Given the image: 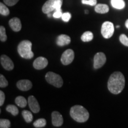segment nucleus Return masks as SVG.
Instances as JSON below:
<instances>
[{
    "label": "nucleus",
    "instance_id": "28",
    "mask_svg": "<svg viewBox=\"0 0 128 128\" xmlns=\"http://www.w3.org/2000/svg\"><path fill=\"white\" fill-rule=\"evenodd\" d=\"M61 18L64 22H68L71 18V14L70 12H65L62 14Z\"/></svg>",
    "mask_w": 128,
    "mask_h": 128
},
{
    "label": "nucleus",
    "instance_id": "36",
    "mask_svg": "<svg viewBox=\"0 0 128 128\" xmlns=\"http://www.w3.org/2000/svg\"><path fill=\"white\" fill-rule=\"evenodd\" d=\"M86 14L88 13V10H86Z\"/></svg>",
    "mask_w": 128,
    "mask_h": 128
},
{
    "label": "nucleus",
    "instance_id": "2",
    "mask_svg": "<svg viewBox=\"0 0 128 128\" xmlns=\"http://www.w3.org/2000/svg\"><path fill=\"white\" fill-rule=\"evenodd\" d=\"M71 118L79 123L85 122L88 119L89 113L82 106L76 105L72 107L70 110Z\"/></svg>",
    "mask_w": 128,
    "mask_h": 128
},
{
    "label": "nucleus",
    "instance_id": "3",
    "mask_svg": "<svg viewBox=\"0 0 128 128\" xmlns=\"http://www.w3.org/2000/svg\"><path fill=\"white\" fill-rule=\"evenodd\" d=\"M32 44L28 40H23L19 44L17 47V51L21 57L23 58L32 59L34 56V54L32 50Z\"/></svg>",
    "mask_w": 128,
    "mask_h": 128
},
{
    "label": "nucleus",
    "instance_id": "13",
    "mask_svg": "<svg viewBox=\"0 0 128 128\" xmlns=\"http://www.w3.org/2000/svg\"><path fill=\"white\" fill-rule=\"evenodd\" d=\"M56 0H48L42 7V12L44 14H49L55 10V2Z\"/></svg>",
    "mask_w": 128,
    "mask_h": 128
},
{
    "label": "nucleus",
    "instance_id": "33",
    "mask_svg": "<svg viewBox=\"0 0 128 128\" xmlns=\"http://www.w3.org/2000/svg\"><path fill=\"white\" fill-rule=\"evenodd\" d=\"M5 98H6V96H5L4 92L2 91H0V106H2L4 104Z\"/></svg>",
    "mask_w": 128,
    "mask_h": 128
},
{
    "label": "nucleus",
    "instance_id": "37",
    "mask_svg": "<svg viewBox=\"0 0 128 128\" xmlns=\"http://www.w3.org/2000/svg\"><path fill=\"white\" fill-rule=\"evenodd\" d=\"M116 28H119V26H117Z\"/></svg>",
    "mask_w": 128,
    "mask_h": 128
},
{
    "label": "nucleus",
    "instance_id": "4",
    "mask_svg": "<svg viewBox=\"0 0 128 128\" xmlns=\"http://www.w3.org/2000/svg\"><path fill=\"white\" fill-rule=\"evenodd\" d=\"M45 78L48 83L55 87L60 88L63 85V80L61 76L53 72H48L46 74Z\"/></svg>",
    "mask_w": 128,
    "mask_h": 128
},
{
    "label": "nucleus",
    "instance_id": "25",
    "mask_svg": "<svg viewBox=\"0 0 128 128\" xmlns=\"http://www.w3.org/2000/svg\"><path fill=\"white\" fill-rule=\"evenodd\" d=\"M10 121L8 119L0 120V128H9L10 127Z\"/></svg>",
    "mask_w": 128,
    "mask_h": 128
},
{
    "label": "nucleus",
    "instance_id": "17",
    "mask_svg": "<svg viewBox=\"0 0 128 128\" xmlns=\"http://www.w3.org/2000/svg\"><path fill=\"white\" fill-rule=\"evenodd\" d=\"M112 7L116 9L122 10L125 7V2L124 0H111Z\"/></svg>",
    "mask_w": 128,
    "mask_h": 128
},
{
    "label": "nucleus",
    "instance_id": "16",
    "mask_svg": "<svg viewBox=\"0 0 128 128\" xmlns=\"http://www.w3.org/2000/svg\"><path fill=\"white\" fill-rule=\"evenodd\" d=\"M109 11V7L108 5L103 4H98L96 5L95 12L99 14H106Z\"/></svg>",
    "mask_w": 128,
    "mask_h": 128
},
{
    "label": "nucleus",
    "instance_id": "12",
    "mask_svg": "<svg viewBox=\"0 0 128 128\" xmlns=\"http://www.w3.org/2000/svg\"><path fill=\"white\" fill-rule=\"evenodd\" d=\"M17 87L21 91H28L32 88V83L28 80H22L17 83Z\"/></svg>",
    "mask_w": 128,
    "mask_h": 128
},
{
    "label": "nucleus",
    "instance_id": "29",
    "mask_svg": "<svg viewBox=\"0 0 128 128\" xmlns=\"http://www.w3.org/2000/svg\"><path fill=\"white\" fill-rule=\"evenodd\" d=\"M82 3L83 4H87L91 6H94L97 4V0H82Z\"/></svg>",
    "mask_w": 128,
    "mask_h": 128
},
{
    "label": "nucleus",
    "instance_id": "21",
    "mask_svg": "<svg viewBox=\"0 0 128 128\" xmlns=\"http://www.w3.org/2000/svg\"><path fill=\"white\" fill-rule=\"evenodd\" d=\"M6 110L9 113H10L13 116H17L18 114V109L16 106L10 104L8 105L6 108Z\"/></svg>",
    "mask_w": 128,
    "mask_h": 128
},
{
    "label": "nucleus",
    "instance_id": "27",
    "mask_svg": "<svg viewBox=\"0 0 128 128\" xmlns=\"http://www.w3.org/2000/svg\"><path fill=\"white\" fill-rule=\"evenodd\" d=\"M120 42L122 44L126 46H128V38L126 36L125 34H121L119 37Z\"/></svg>",
    "mask_w": 128,
    "mask_h": 128
},
{
    "label": "nucleus",
    "instance_id": "30",
    "mask_svg": "<svg viewBox=\"0 0 128 128\" xmlns=\"http://www.w3.org/2000/svg\"><path fill=\"white\" fill-rule=\"evenodd\" d=\"M63 0H56L55 2V10H60Z\"/></svg>",
    "mask_w": 128,
    "mask_h": 128
},
{
    "label": "nucleus",
    "instance_id": "8",
    "mask_svg": "<svg viewBox=\"0 0 128 128\" xmlns=\"http://www.w3.org/2000/svg\"><path fill=\"white\" fill-rule=\"evenodd\" d=\"M1 64L3 68L5 70H7V71H11L14 68V64L12 60L8 56H7L6 55H1Z\"/></svg>",
    "mask_w": 128,
    "mask_h": 128
},
{
    "label": "nucleus",
    "instance_id": "7",
    "mask_svg": "<svg viewBox=\"0 0 128 128\" xmlns=\"http://www.w3.org/2000/svg\"><path fill=\"white\" fill-rule=\"evenodd\" d=\"M106 62V57L103 52L96 54L94 57V68L98 69L104 65Z\"/></svg>",
    "mask_w": 128,
    "mask_h": 128
},
{
    "label": "nucleus",
    "instance_id": "23",
    "mask_svg": "<svg viewBox=\"0 0 128 128\" xmlns=\"http://www.w3.org/2000/svg\"><path fill=\"white\" fill-rule=\"evenodd\" d=\"M0 14L4 16H7L10 14L9 9L2 2L0 3Z\"/></svg>",
    "mask_w": 128,
    "mask_h": 128
},
{
    "label": "nucleus",
    "instance_id": "15",
    "mask_svg": "<svg viewBox=\"0 0 128 128\" xmlns=\"http://www.w3.org/2000/svg\"><path fill=\"white\" fill-rule=\"evenodd\" d=\"M56 43L58 46H64L71 43V38L66 34H60L56 38Z\"/></svg>",
    "mask_w": 128,
    "mask_h": 128
},
{
    "label": "nucleus",
    "instance_id": "34",
    "mask_svg": "<svg viewBox=\"0 0 128 128\" xmlns=\"http://www.w3.org/2000/svg\"><path fill=\"white\" fill-rule=\"evenodd\" d=\"M125 26H126V28H127L128 29V19L126 21V22H125Z\"/></svg>",
    "mask_w": 128,
    "mask_h": 128
},
{
    "label": "nucleus",
    "instance_id": "1",
    "mask_svg": "<svg viewBox=\"0 0 128 128\" xmlns=\"http://www.w3.org/2000/svg\"><path fill=\"white\" fill-rule=\"evenodd\" d=\"M125 86V78L120 72H114L110 76L108 81V90L112 94H118L122 92Z\"/></svg>",
    "mask_w": 128,
    "mask_h": 128
},
{
    "label": "nucleus",
    "instance_id": "26",
    "mask_svg": "<svg viewBox=\"0 0 128 128\" xmlns=\"http://www.w3.org/2000/svg\"><path fill=\"white\" fill-rule=\"evenodd\" d=\"M8 85L7 80L5 78V76L2 75L0 76V87L1 88H5L7 87Z\"/></svg>",
    "mask_w": 128,
    "mask_h": 128
},
{
    "label": "nucleus",
    "instance_id": "20",
    "mask_svg": "<svg viewBox=\"0 0 128 128\" xmlns=\"http://www.w3.org/2000/svg\"><path fill=\"white\" fill-rule=\"evenodd\" d=\"M22 116L27 123L31 122L33 120V114L31 112L28 110H23L22 112Z\"/></svg>",
    "mask_w": 128,
    "mask_h": 128
},
{
    "label": "nucleus",
    "instance_id": "14",
    "mask_svg": "<svg viewBox=\"0 0 128 128\" xmlns=\"http://www.w3.org/2000/svg\"><path fill=\"white\" fill-rule=\"evenodd\" d=\"M9 25L10 28L13 31L16 32H18L20 31L22 29V23L21 21L18 18L14 17L10 20L9 21Z\"/></svg>",
    "mask_w": 128,
    "mask_h": 128
},
{
    "label": "nucleus",
    "instance_id": "19",
    "mask_svg": "<svg viewBox=\"0 0 128 128\" xmlns=\"http://www.w3.org/2000/svg\"><path fill=\"white\" fill-rule=\"evenodd\" d=\"M93 34H92V32L90 31H87L84 32L83 33L82 36H81V39L82 40V41L84 42H90L93 39Z\"/></svg>",
    "mask_w": 128,
    "mask_h": 128
},
{
    "label": "nucleus",
    "instance_id": "24",
    "mask_svg": "<svg viewBox=\"0 0 128 128\" xmlns=\"http://www.w3.org/2000/svg\"><path fill=\"white\" fill-rule=\"evenodd\" d=\"M7 36L6 34V28L4 26H1L0 27V40L1 42H5L7 40Z\"/></svg>",
    "mask_w": 128,
    "mask_h": 128
},
{
    "label": "nucleus",
    "instance_id": "9",
    "mask_svg": "<svg viewBox=\"0 0 128 128\" xmlns=\"http://www.w3.org/2000/svg\"><path fill=\"white\" fill-rule=\"evenodd\" d=\"M48 61L47 59L44 57H39L33 62V67L36 70H43L47 66Z\"/></svg>",
    "mask_w": 128,
    "mask_h": 128
},
{
    "label": "nucleus",
    "instance_id": "32",
    "mask_svg": "<svg viewBox=\"0 0 128 128\" xmlns=\"http://www.w3.org/2000/svg\"><path fill=\"white\" fill-rule=\"evenodd\" d=\"M62 14H63V13L62 12V10H55V12L53 14V17L55 18H59L62 17Z\"/></svg>",
    "mask_w": 128,
    "mask_h": 128
},
{
    "label": "nucleus",
    "instance_id": "35",
    "mask_svg": "<svg viewBox=\"0 0 128 128\" xmlns=\"http://www.w3.org/2000/svg\"><path fill=\"white\" fill-rule=\"evenodd\" d=\"M48 17H51V14H50V13L48 14Z\"/></svg>",
    "mask_w": 128,
    "mask_h": 128
},
{
    "label": "nucleus",
    "instance_id": "5",
    "mask_svg": "<svg viewBox=\"0 0 128 128\" xmlns=\"http://www.w3.org/2000/svg\"><path fill=\"white\" fill-rule=\"evenodd\" d=\"M114 25L110 22H105L102 26L101 33L105 39H109L114 33Z\"/></svg>",
    "mask_w": 128,
    "mask_h": 128
},
{
    "label": "nucleus",
    "instance_id": "11",
    "mask_svg": "<svg viewBox=\"0 0 128 128\" xmlns=\"http://www.w3.org/2000/svg\"><path fill=\"white\" fill-rule=\"evenodd\" d=\"M52 122L53 125L58 127L63 124L64 119L62 114L58 112H53L52 113Z\"/></svg>",
    "mask_w": 128,
    "mask_h": 128
},
{
    "label": "nucleus",
    "instance_id": "22",
    "mask_svg": "<svg viewBox=\"0 0 128 128\" xmlns=\"http://www.w3.org/2000/svg\"><path fill=\"white\" fill-rule=\"evenodd\" d=\"M46 124V120L44 119H39L36 120V121L33 123V125L35 128H44Z\"/></svg>",
    "mask_w": 128,
    "mask_h": 128
},
{
    "label": "nucleus",
    "instance_id": "10",
    "mask_svg": "<svg viewBox=\"0 0 128 128\" xmlns=\"http://www.w3.org/2000/svg\"><path fill=\"white\" fill-rule=\"evenodd\" d=\"M28 104L32 112L37 113L40 111V106L38 100L33 96H29L28 98Z\"/></svg>",
    "mask_w": 128,
    "mask_h": 128
},
{
    "label": "nucleus",
    "instance_id": "31",
    "mask_svg": "<svg viewBox=\"0 0 128 128\" xmlns=\"http://www.w3.org/2000/svg\"><path fill=\"white\" fill-rule=\"evenodd\" d=\"M5 4L8 6H13L18 2L19 0H3Z\"/></svg>",
    "mask_w": 128,
    "mask_h": 128
},
{
    "label": "nucleus",
    "instance_id": "18",
    "mask_svg": "<svg viewBox=\"0 0 128 128\" xmlns=\"http://www.w3.org/2000/svg\"><path fill=\"white\" fill-rule=\"evenodd\" d=\"M15 102L16 104L22 108H25L27 104H28V102H27L26 98L23 96H18V97H16Z\"/></svg>",
    "mask_w": 128,
    "mask_h": 128
},
{
    "label": "nucleus",
    "instance_id": "6",
    "mask_svg": "<svg viewBox=\"0 0 128 128\" xmlns=\"http://www.w3.org/2000/svg\"><path fill=\"white\" fill-rule=\"evenodd\" d=\"M74 59V52L72 49H67L62 54L60 60L64 65H69L71 63Z\"/></svg>",
    "mask_w": 128,
    "mask_h": 128
}]
</instances>
